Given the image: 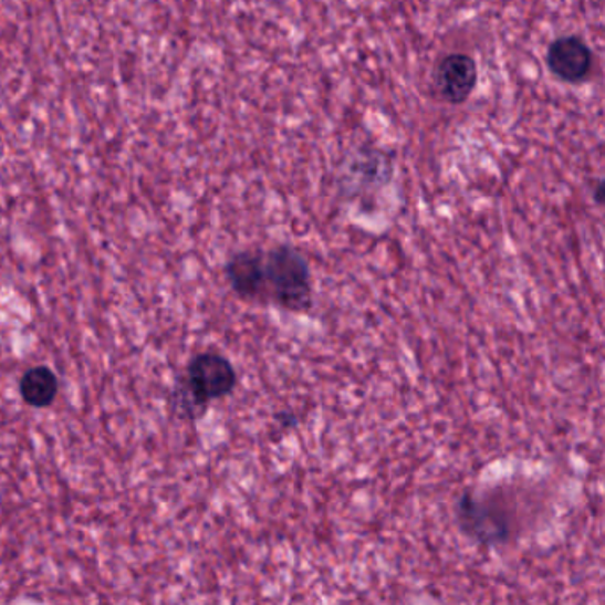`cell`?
I'll return each instance as SVG.
<instances>
[{"mask_svg":"<svg viewBox=\"0 0 605 605\" xmlns=\"http://www.w3.org/2000/svg\"><path fill=\"white\" fill-rule=\"evenodd\" d=\"M593 199H595V202L601 204V206H605V179H602V181H598L597 186H595Z\"/></svg>","mask_w":605,"mask_h":605,"instance_id":"cell-9","label":"cell"},{"mask_svg":"<svg viewBox=\"0 0 605 605\" xmlns=\"http://www.w3.org/2000/svg\"><path fill=\"white\" fill-rule=\"evenodd\" d=\"M478 71L473 59L465 53H450L434 71V87L451 105L465 103L477 85Z\"/></svg>","mask_w":605,"mask_h":605,"instance_id":"cell-5","label":"cell"},{"mask_svg":"<svg viewBox=\"0 0 605 605\" xmlns=\"http://www.w3.org/2000/svg\"><path fill=\"white\" fill-rule=\"evenodd\" d=\"M547 62L554 75L565 82H581L592 70V50L574 35L560 38L551 44Z\"/></svg>","mask_w":605,"mask_h":605,"instance_id":"cell-6","label":"cell"},{"mask_svg":"<svg viewBox=\"0 0 605 605\" xmlns=\"http://www.w3.org/2000/svg\"><path fill=\"white\" fill-rule=\"evenodd\" d=\"M58 376L52 368L44 367V365L29 368L20 379V395L27 406L38 407V409L52 406L53 400L58 397Z\"/></svg>","mask_w":605,"mask_h":605,"instance_id":"cell-7","label":"cell"},{"mask_svg":"<svg viewBox=\"0 0 605 605\" xmlns=\"http://www.w3.org/2000/svg\"><path fill=\"white\" fill-rule=\"evenodd\" d=\"M389 164L385 155L379 153H371V155H358L356 158L351 159L350 170H347V177H345V185L354 186H383L389 181L392 176V168H385V170H374L372 168L380 167V165Z\"/></svg>","mask_w":605,"mask_h":605,"instance_id":"cell-8","label":"cell"},{"mask_svg":"<svg viewBox=\"0 0 605 605\" xmlns=\"http://www.w3.org/2000/svg\"><path fill=\"white\" fill-rule=\"evenodd\" d=\"M238 386V372L218 351H202L186 363L170 394L177 420L199 421L215 400L229 397Z\"/></svg>","mask_w":605,"mask_h":605,"instance_id":"cell-1","label":"cell"},{"mask_svg":"<svg viewBox=\"0 0 605 605\" xmlns=\"http://www.w3.org/2000/svg\"><path fill=\"white\" fill-rule=\"evenodd\" d=\"M226 279L230 291L234 292L239 300L265 305V250L248 248L232 253L226 264Z\"/></svg>","mask_w":605,"mask_h":605,"instance_id":"cell-4","label":"cell"},{"mask_svg":"<svg viewBox=\"0 0 605 605\" xmlns=\"http://www.w3.org/2000/svg\"><path fill=\"white\" fill-rule=\"evenodd\" d=\"M268 303L292 314H306L314 306V282L306 257L291 244L265 250Z\"/></svg>","mask_w":605,"mask_h":605,"instance_id":"cell-2","label":"cell"},{"mask_svg":"<svg viewBox=\"0 0 605 605\" xmlns=\"http://www.w3.org/2000/svg\"><path fill=\"white\" fill-rule=\"evenodd\" d=\"M457 521L466 535L483 545H498L510 535L509 515L500 504L466 492L457 503Z\"/></svg>","mask_w":605,"mask_h":605,"instance_id":"cell-3","label":"cell"}]
</instances>
